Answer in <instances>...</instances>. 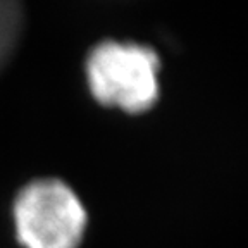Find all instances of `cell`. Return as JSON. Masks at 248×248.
Wrapping results in <instances>:
<instances>
[{
  "label": "cell",
  "mask_w": 248,
  "mask_h": 248,
  "mask_svg": "<svg viewBox=\"0 0 248 248\" xmlns=\"http://www.w3.org/2000/svg\"><path fill=\"white\" fill-rule=\"evenodd\" d=\"M159 54L148 45L104 40L86 57V81L105 107L141 114L159 100Z\"/></svg>",
  "instance_id": "6da1fadb"
},
{
  "label": "cell",
  "mask_w": 248,
  "mask_h": 248,
  "mask_svg": "<svg viewBox=\"0 0 248 248\" xmlns=\"http://www.w3.org/2000/svg\"><path fill=\"white\" fill-rule=\"evenodd\" d=\"M17 238L26 248H78L88 216L69 185L57 178L28 183L14 200Z\"/></svg>",
  "instance_id": "7a4b0ae2"
},
{
  "label": "cell",
  "mask_w": 248,
  "mask_h": 248,
  "mask_svg": "<svg viewBox=\"0 0 248 248\" xmlns=\"http://www.w3.org/2000/svg\"><path fill=\"white\" fill-rule=\"evenodd\" d=\"M24 14L21 4L0 0V69L11 61L21 38Z\"/></svg>",
  "instance_id": "3957f363"
}]
</instances>
